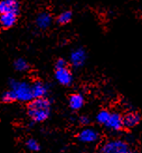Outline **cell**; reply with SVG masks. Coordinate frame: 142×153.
Returning a JSON list of instances; mask_svg holds the SVG:
<instances>
[{
	"label": "cell",
	"instance_id": "obj_2",
	"mask_svg": "<svg viewBox=\"0 0 142 153\" xmlns=\"http://www.w3.org/2000/svg\"><path fill=\"white\" fill-rule=\"evenodd\" d=\"M99 150L104 153H128L131 151V147L124 140L113 139L106 142Z\"/></svg>",
	"mask_w": 142,
	"mask_h": 153
},
{
	"label": "cell",
	"instance_id": "obj_3",
	"mask_svg": "<svg viewBox=\"0 0 142 153\" xmlns=\"http://www.w3.org/2000/svg\"><path fill=\"white\" fill-rule=\"evenodd\" d=\"M11 89L15 93L16 100L21 102H28L33 99L32 95V88L31 85L26 82H10Z\"/></svg>",
	"mask_w": 142,
	"mask_h": 153
},
{
	"label": "cell",
	"instance_id": "obj_14",
	"mask_svg": "<svg viewBox=\"0 0 142 153\" xmlns=\"http://www.w3.org/2000/svg\"><path fill=\"white\" fill-rule=\"evenodd\" d=\"M72 12L70 10H66L62 12L61 14L57 17V23L59 25H66L68 24L72 20Z\"/></svg>",
	"mask_w": 142,
	"mask_h": 153
},
{
	"label": "cell",
	"instance_id": "obj_16",
	"mask_svg": "<svg viewBox=\"0 0 142 153\" xmlns=\"http://www.w3.org/2000/svg\"><path fill=\"white\" fill-rule=\"evenodd\" d=\"M14 67L18 71H24L28 69V64L24 60V59L18 58L14 62Z\"/></svg>",
	"mask_w": 142,
	"mask_h": 153
},
{
	"label": "cell",
	"instance_id": "obj_20",
	"mask_svg": "<svg viewBox=\"0 0 142 153\" xmlns=\"http://www.w3.org/2000/svg\"><path fill=\"white\" fill-rule=\"evenodd\" d=\"M79 123L82 124V125L86 126L88 124H90V118L88 117H86V116H82V117H79Z\"/></svg>",
	"mask_w": 142,
	"mask_h": 153
},
{
	"label": "cell",
	"instance_id": "obj_11",
	"mask_svg": "<svg viewBox=\"0 0 142 153\" xmlns=\"http://www.w3.org/2000/svg\"><path fill=\"white\" fill-rule=\"evenodd\" d=\"M68 103L72 110H79L84 105V97L82 94H79V93H74V94H72L69 97Z\"/></svg>",
	"mask_w": 142,
	"mask_h": 153
},
{
	"label": "cell",
	"instance_id": "obj_17",
	"mask_svg": "<svg viewBox=\"0 0 142 153\" xmlns=\"http://www.w3.org/2000/svg\"><path fill=\"white\" fill-rule=\"evenodd\" d=\"M26 147H27V149L31 151H38L40 149V147L38 143L35 140V139H28L27 141H26Z\"/></svg>",
	"mask_w": 142,
	"mask_h": 153
},
{
	"label": "cell",
	"instance_id": "obj_4",
	"mask_svg": "<svg viewBox=\"0 0 142 153\" xmlns=\"http://www.w3.org/2000/svg\"><path fill=\"white\" fill-rule=\"evenodd\" d=\"M142 119L141 114L138 111H130L123 116V123L124 129H132L138 126Z\"/></svg>",
	"mask_w": 142,
	"mask_h": 153
},
{
	"label": "cell",
	"instance_id": "obj_12",
	"mask_svg": "<svg viewBox=\"0 0 142 153\" xmlns=\"http://www.w3.org/2000/svg\"><path fill=\"white\" fill-rule=\"evenodd\" d=\"M37 26L40 29L48 28L52 24V16L49 12H41L39 13L36 20Z\"/></svg>",
	"mask_w": 142,
	"mask_h": 153
},
{
	"label": "cell",
	"instance_id": "obj_13",
	"mask_svg": "<svg viewBox=\"0 0 142 153\" xmlns=\"http://www.w3.org/2000/svg\"><path fill=\"white\" fill-rule=\"evenodd\" d=\"M32 95L33 98H42L44 97L47 92H48V88L41 82H36L32 86Z\"/></svg>",
	"mask_w": 142,
	"mask_h": 153
},
{
	"label": "cell",
	"instance_id": "obj_5",
	"mask_svg": "<svg viewBox=\"0 0 142 153\" xmlns=\"http://www.w3.org/2000/svg\"><path fill=\"white\" fill-rule=\"evenodd\" d=\"M78 140L82 143L85 144H91L96 142L99 139V134L98 131L93 128H85L82 130L77 136Z\"/></svg>",
	"mask_w": 142,
	"mask_h": 153
},
{
	"label": "cell",
	"instance_id": "obj_7",
	"mask_svg": "<svg viewBox=\"0 0 142 153\" xmlns=\"http://www.w3.org/2000/svg\"><path fill=\"white\" fill-rule=\"evenodd\" d=\"M55 79L61 85H70L73 82V75L70 70L67 67L60 68V69H56L55 71Z\"/></svg>",
	"mask_w": 142,
	"mask_h": 153
},
{
	"label": "cell",
	"instance_id": "obj_1",
	"mask_svg": "<svg viewBox=\"0 0 142 153\" xmlns=\"http://www.w3.org/2000/svg\"><path fill=\"white\" fill-rule=\"evenodd\" d=\"M27 112L34 121H45L51 114V102L44 97L36 98L29 103Z\"/></svg>",
	"mask_w": 142,
	"mask_h": 153
},
{
	"label": "cell",
	"instance_id": "obj_19",
	"mask_svg": "<svg viewBox=\"0 0 142 153\" xmlns=\"http://www.w3.org/2000/svg\"><path fill=\"white\" fill-rule=\"evenodd\" d=\"M66 65H67V63L64 58H59L55 63V67H56V69L65 68V67H66Z\"/></svg>",
	"mask_w": 142,
	"mask_h": 153
},
{
	"label": "cell",
	"instance_id": "obj_10",
	"mask_svg": "<svg viewBox=\"0 0 142 153\" xmlns=\"http://www.w3.org/2000/svg\"><path fill=\"white\" fill-rule=\"evenodd\" d=\"M17 21V14L12 12L2 13L0 15V25L3 28H10L15 25Z\"/></svg>",
	"mask_w": 142,
	"mask_h": 153
},
{
	"label": "cell",
	"instance_id": "obj_9",
	"mask_svg": "<svg viewBox=\"0 0 142 153\" xmlns=\"http://www.w3.org/2000/svg\"><path fill=\"white\" fill-rule=\"evenodd\" d=\"M20 5L18 0H2L0 1V14L2 13H17L19 12Z\"/></svg>",
	"mask_w": 142,
	"mask_h": 153
},
{
	"label": "cell",
	"instance_id": "obj_6",
	"mask_svg": "<svg viewBox=\"0 0 142 153\" xmlns=\"http://www.w3.org/2000/svg\"><path fill=\"white\" fill-rule=\"evenodd\" d=\"M106 127L113 131H120L124 128V123H123V116L118 112H113L110 113V117L107 119V123L105 124Z\"/></svg>",
	"mask_w": 142,
	"mask_h": 153
},
{
	"label": "cell",
	"instance_id": "obj_15",
	"mask_svg": "<svg viewBox=\"0 0 142 153\" xmlns=\"http://www.w3.org/2000/svg\"><path fill=\"white\" fill-rule=\"evenodd\" d=\"M110 117V112L107 110H101L100 112H98V114L96 115V120L99 124L105 125L107 121V119Z\"/></svg>",
	"mask_w": 142,
	"mask_h": 153
},
{
	"label": "cell",
	"instance_id": "obj_8",
	"mask_svg": "<svg viewBox=\"0 0 142 153\" xmlns=\"http://www.w3.org/2000/svg\"><path fill=\"white\" fill-rule=\"evenodd\" d=\"M86 52L82 48H78L72 51L70 55V62L76 68H79L85 63L86 60Z\"/></svg>",
	"mask_w": 142,
	"mask_h": 153
},
{
	"label": "cell",
	"instance_id": "obj_18",
	"mask_svg": "<svg viewBox=\"0 0 142 153\" xmlns=\"http://www.w3.org/2000/svg\"><path fill=\"white\" fill-rule=\"evenodd\" d=\"M3 102H14L16 100V96H15V93L13 92V90H10V91H7L3 94L2 97Z\"/></svg>",
	"mask_w": 142,
	"mask_h": 153
}]
</instances>
